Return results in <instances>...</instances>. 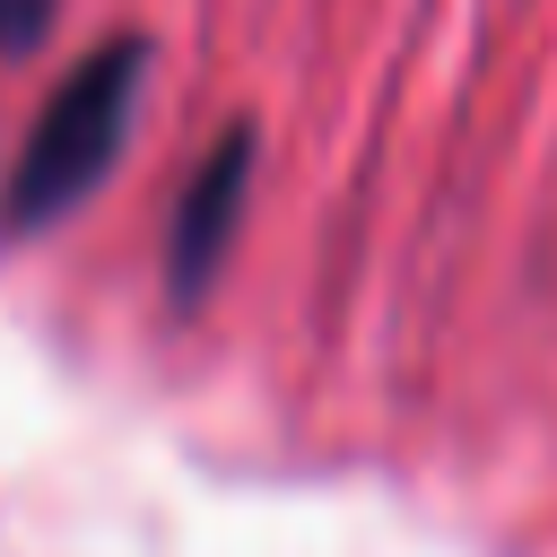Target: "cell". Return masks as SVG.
<instances>
[{"label": "cell", "instance_id": "1", "mask_svg": "<svg viewBox=\"0 0 557 557\" xmlns=\"http://www.w3.org/2000/svg\"><path fill=\"white\" fill-rule=\"evenodd\" d=\"M139 87H148V35L96 44V52L52 87V104L35 113V131H26V148H17V165H9V183H0V226H9V235H44L52 218H70V209L113 174V157H122V139H131Z\"/></svg>", "mask_w": 557, "mask_h": 557}, {"label": "cell", "instance_id": "3", "mask_svg": "<svg viewBox=\"0 0 557 557\" xmlns=\"http://www.w3.org/2000/svg\"><path fill=\"white\" fill-rule=\"evenodd\" d=\"M52 9L61 0H0V52H35L52 35Z\"/></svg>", "mask_w": 557, "mask_h": 557}, {"label": "cell", "instance_id": "2", "mask_svg": "<svg viewBox=\"0 0 557 557\" xmlns=\"http://www.w3.org/2000/svg\"><path fill=\"white\" fill-rule=\"evenodd\" d=\"M244 183H252V122H235V131L209 148V165L183 183V200H174L165 278H174L183 305H191V296L209 287V270H218V252H226V235H235V200H244Z\"/></svg>", "mask_w": 557, "mask_h": 557}]
</instances>
